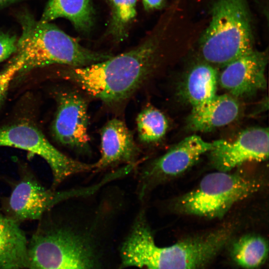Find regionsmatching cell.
I'll list each match as a JSON object with an SVG mask.
<instances>
[{
	"label": "cell",
	"mask_w": 269,
	"mask_h": 269,
	"mask_svg": "<svg viewBox=\"0 0 269 269\" xmlns=\"http://www.w3.org/2000/svg\"><path fill=\"white\" fill-rule=\"evenodd\" d=\"M239 114L240 105L236 98L228 94H216L208 102L192 108L187 124L192 131L207 132L232 123Z\"/></svg>",
	"instance_id": "obj_14"
},
{
	"label": "cell",
	"mask_w": 269,
	"mask_h": 269,
	"mask_svg": "<svg viewBox=\"0 0 269 269\" xmlns=\"http://www.w3.org/2000/svg\"><path fill=\"white\" fill-rule=\"evenodd\" d=\"M268 128L246 129L232 141L216 140L210 152V160L218 171L228 172L249 161H262L268 158Z\"/></svg>",
	"instance_id": "obj_9"
},
{
	"label": "cell",
	"mask_w": 269,
	"mask_h": 269,
	"mask_svg": "<svg viewBox=\"0 0 269 269\" xmlns=\"http://www.w3.org/2000/svg\"><path fill=\"white\" fill-rule=\"evenodd\" d=\"M43 186L33 176L25 175L14 186L5 205L7 216L20 223L38 220L56 204L73 195Z\"/></svg>",
	"instance_id": "obj_10"
},
{
	"label": "cell",
	"mask_w": 269,
	"mask_h": 269,
	"mask_svg": "<svg viewBox=\"0 0 269 269\" xmlns=\"http://www.w3.org/2000/svg\"><path fill=\"white\" fill-rule=\"evenodd\" d=\"M17 40V38L14 35L0 32V62L15 53Z\"/></svg>",
	"instance_id": "obj_22"
},
{
	"label": "cell",
	"mask_w": 269,
	"mask_h": 269,
	"mask_svg": "<svg viewBox=\"0 0 269 269\" xmlns=\"http://www.w3.org/2000/svg\"><path fill=\"white\" fill-rule=\"evenodd\" d=\"M256 180L218 171L205 176L197 187L179 200L182 212L201 217H223L237 202L257 191Z\"/></svg>",
	"instance_id": "obj_6"
},
{
	"label": "cell",
	"mask_w": 269,
	"mask_h": 269,
	"mask_svg": "<svg viewBox=\"0 0 269 269\" xmlns=\"http://www.w3.org/2000/svg\"><path fill=\"white\" fill-rule=\"evenodd\" d=\"M137 0H110L111 16L109 34L117 41L128 36V29L136 14Z\"/></svg>",
	"instance_id": "obj_20"
},
{
	"label": "cell",
	"mask_w": 269,
	"mask_h": 269,
	"mask_svg": "<svg viewBox=\"0 0 269 269\" xmlns=\"http://www.w3.org/2000/svg\"><path fill=\"white\" fill-rule=\"evenodd\" d=\"M57 110L52 132L57 142L81 151L89 148V118L85 99L78 93L64 91L56 95Z\"/></svg>",
	"instance_id": "obj_8"
},
{
	"label": "cell",
	"mask_w": 269,
	"mask_h": 269,
	"mask_svg": "<svg viewBox=\"0 0 269 269\" xmlns=\"http://www.w3.org/2000/svg\"><path fill=\"white\" fill-rule=\"evenodd\" d=\"M21 35L13 56L23 65L16 77L52 64L82 67L106 60L112 56L83 47L75 38L50 22L36 20L29 13L20 16Z\"/></svg>",
	"instance_id": "obj_3"
},
{
	"label": "cell",
	"mask_w": 269,
	"mask_h": 269,
	"mask_svg": "<svg viewBox=\"0 0 269 269\" xmlns=\"http://www.w3.org/2000/svg\"><path fill=\"white\" fill-rule=\"evenodd\" d=\"M30 269H95L86 238L69 227H40L27 247Z\"/></svg>",
	"instance_id": "obj_5"
},
{
	"label": "cell",
	"mask_w": 269,
	"mask_h": 269,
	"mask_svg": "<svg viewBox=\"0 0 269 269\" xmlns=\"http://www.w3.org/2000/svg\"><path fill=\"white\" fill-rule=\"evenodd\" d=\"M27 263V241L19 223L0 211V269H20Z\"/></svg>",
	"instance_id": "obj_15"
},
{
	"label": "cell",
	"mask_w": 269,
	"mask_h": 269,
	"mask_svg": "<svg viewBox=\"0 0 269 269\" xmlns=\"http://www.w3.org/2000/svg\"><path fill=\"white\" fill-rule=\"evenodd\" d=\"M138 152L133 136L126 124L113 119L101 133V156L94 168L103 169L119 162H134Z\"/></svg>",
	"instance_id": "obj_13"
},
{
	"label": "cell",
	"mask_w": 269,
	"mask_h": 269,
	"mask_svg": "<svg viewBox=\"0 0 269 269\" xmlns=\"http://www.w3.org/2000/svg\"><path fill=\"white\" fill-rule=\"evenodd\" d=\"M233 233L224 227L161 247L155 244L140 215L122 245L120 269H203L229 242Z\"/></svg>",
	"instance_id": "obj_1"
},
{
	"label": "cell",
	"mask_w": 269,
	"mask_h": 269,
	"mask_svg": "<svg viewBox=\"0 0 269 269\" xmlns=\"http://www.w3.org/2000/svg\"><path fill=\"white\" fill-rule=\"evenodd\" d=\"M267 63V53L253 49L225 65L218 82L235 98L264 90Z\"/></svg>",
	"instance_id": "obj_11"
},
{
	"label": "cell",
	"mask_w": 269,
	"mask_h": 269,
	"mask_svg": "<svg viewBox=\"0 0 269 269\" xmlns=\"http://www.w3.org/2000/svg\"><path fill=\"white\" fill-rule=\"evenodd\" d=\"M157 43L150 38L132 50L82 67H70L61 72L89 95L106 103L129 97L152 71Z\"/></svg>",
	"instance_id": "obj_2"
},
{
	"label": "cell",
	"mask_w": 269,
	"mask_h": 269,
	"mask_svg": "<svg viewBox=\"0 0 269 269\" xmlns=\"http://www.w3.org/2000/svg\"><path fill=\"white\" fill-rule=\"evenodd\" d=\"M18 0H0V8L11 4Z\"/></svg>",
	"instance_id": "obj_24"
},
{
	"label": "cell",
	"mask_w": 269,
	"mask_h": 269,
	"mask_svg": "<svg viewBox=\"0 0 269 269\" xmlns=\"http://www.w3.org/2000/svg\"><path fill=\"white\" fill-rule=\"evenodd\" d=\"M268 252V244L264 238L247 235L233 243L230 256L239 266L246 269H256L265 263Z\"/></svg>",
	"instance_id": "obj_18"
},
{
	"label": "cell",
	"mask_w": 269,
	"mask_h": 269,
	"mask_svg": "<svg viewBox=\"0 0 269 269\" xmlns=\"http://www.w3.org/2000/svg\"><path fill=\"white\" fill-rule=\"evenodd\" d=\"M215 144L216 140L206 141L197 135L188 136L155 160L145 171L144 178L180 174L193 165L202 154L210 151Z\"/></svg>",
	"instance_id": "obj_12"
},
{
	"label": "cell",
	"mask_w": 269,
	"mask_h": 269,
	"mask_svg": "<svg viewBox=\"0 0 269 269\" xmlns=\"http://www.w3.org/2000/svg\"><path fill=\"white\" fill-rule=\"evenodd\" d=\"M23 61L13 56L8 64L0 71V108L2 106L11 82L23 65Z\"/></svg>",
	"instance_id": "obj_21"
},
{
	"label": "cell",
	"mask_w": 269,
	"mask_h": 269,
	"mask_svg": "<svg viewBox=\"0 0 269 269\" xmlns=\"http://www.w3.org/2000/svg\"><path fill=\"white\" fill-rule=\"evenodd\" d=\"M60 17L69 20L77 31L89 32L94 20L92 0H48L40 20L50 22Z\"/></svg>",
	"instance_id": "obj_16"
},
{
	"label": "cell",
	"mask_w": 269,
	"mask_h": 269,
	"mask_svg": "<svg viewBox=\"0 0 269 269\" xmlns=\"http://www.w3.org/2000/svg\"><path fill=\"white\" fill-rule=\"evenodd\" d=\"M217 72L207 63L198 64L188 73L183 86L184 96L192 108L202 105L216 95Z\"/></svg>",
	"instance_id": "obj_17"
},
{
	"label": "cell",
	"mask_w": 269,
	"mask_h": 269,
	"mask_svg": "<svg viewBox=\"0 0 269 269\" xmlns=\"http://www.w3.org/2000/svg\"><path fill=\"white\" fill-rule=\"evenodd\" d=\"M144 8L146 10L161 8L165 4V0H142Z\"/></svg>",
	"instance_id": "obj_23"
},
{
	"label": "cell",
	"mask_w": 269,
	"mask_h": 269,
	"mask_svg": "<svg viewBox=\"0 0 269 269\" xmlns=\"http://www.w3.org/2000/svg\"><path fill=\"white\" fill-rule=\"evenodd\" d=\"M199 50L204 61L225 66L254 49L251 15L247 0H215Z\"/></svg>",
	"instance_id": "obj_4"
},
{
	"label": "cell",
	"mask_w": 269,
	"mask_h": 269,
	"mask_svg": "<svg viewBox=\"0 0 269 269\" xmlns=\"http://www.w3.org/2000/svg\"><path fill=\"white\" fill-rule=\"evenodd\" d=\"M0 146L19 148L36 154L49 165L56 186L71 175L89 171L94 164H87L71 158L53 146L40 130L26 122L0 127Z\"/></svg>",
	"instance_id": "obj_7"
},
{
	"label": "cell",
	"mask_w": 269,
	"mask_h": 269,
	"mask_svg": "<svg viewBox=\"0 0 269 269\" xmlns=\"http://www.w3.org/2000/svg\"><path fill=\"white\" fill-rule=\"evenodd\" d=\"M136 121L138 137L145 143L155 142L161 139L168 127L164 115L153 107H149L142 110Z\"/></svg>",
	"instance_id": "obj_19"
}]
</instances>
